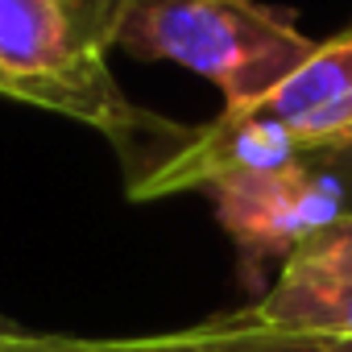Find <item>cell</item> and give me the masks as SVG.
<instances>
[{
  "label": "cell",
  "instance_id": "6da1fadb",
  "mask_svg": "<svg viewBox=\"0 0 352 352\" xmlns=\"http://www.w3.org/2000/svg\"><path fill=\"white\" fill-rule=\"evenodd\" d=\"M129 0H0V71L30 83L38 108L83 120L124 157L133 187L191 129L133 104L108 71Z\"/></svg>",
  "mask_w": 352,
  "mask_h": 352
},
{
  "label": "cell",
  "instance_id": "7c38bea8",
  "mask_svg": "<svg viewBox=\"0 0 352 352\" xmlns=\"http://www.w3.org/2000/svg\"><path fill=\"white\" fill-rule=\"evenodd\" d=\"M0 352H5V348H0Z\"/></svg>",
  "mask_w": 352,
  "mask_h": 352
},
{
  "label": "cell",
  "instance_id": "3957f363",
  "mask_svg": "<svg viewBox=\"0 0 352 352\" xmlns=\"http://www.w3.org/2000/svg\"><path fill=\"white\" fill-rule=\"evenodd\" d=\"M208 195L216 204V220L228 232L241 261V278L249 286L261 282L270 261H286L319 228L348 216L336 174L311 157L282 170L232 174V179L212 183Z\"/></svg>",
  "mask_w": 352,
  "mask_h": 352
},
{
  "label": "cell",
  "instance_id": "52a82bcc",
  "mask_svg": "<svg viewBox=\"0 0 352 352\" xmlns=\"http://www.w3.org/2000/svg\"><path fill=\"white\" fill-rule=\"evenodd\" d=\"M249 319L278 331H315V336H352V286L282 278L241 307Z\"/></svg>",
  "mask_w": 352,
  "mask_h": 352
},
{
  "label": "cell",
  "instance_id": "8992f818",
  "mask_svg": "<svg viewBox=\"0 0 352 352\" xmlns=\"http://www.w3.org/2000/svg\"><path fill=\"white\" fill-rule=\"evenodd\" d=\"M241 112L282 124L307 145V153L319 145L352 141V25L319 42L286 83Z\"/></svg>",
  "mask_w": 352,
  "mask_h": 352
},
{
  "label": "cell",
  "instance_id": "5b68a950",
  "mask_svg": "<svg viewBox=\"0 0 352 352\" xmlns=\"http://www.w3.org/2000/svg\"><path fill=\"white\" fill-rule=\"evenodd\" d=\"M5 352H352V336L278 331L245 311L208 315L191 327L145 331V336H50L17 331L0 336Z\"/></svg>",
  "mask_w": 352,
  "mask_h": 352
},
{
  "label": "cell",
  "instance_id": "277c9868",
  "mask_svg": "<svg viewBox=\"0 0 352 352\" xmlns=\"http://www.w3.org/2000/svg\"><path fill=\"white\" fill-rule=\"evenodd\" d=\"M307 157V145L274 120H261L241 108H224L212 124H199L183 145L166 153L149 174L129 187V199H166L183 191H208L232 174L282 170Z\"/></svg>",
  "mask_w": 352,
  "mask_h": 352
},
{
  "label": "cell",
  "instance_id": "8fae6325",
  "mask_svg": "<svg viewBox=\"0 0 352 352\" xmlns=\"http://www.w3.org/2000/svg\"><path fill=\"white\" fill-rule=\"evenodd\" d=\"M17 331H25L17 319H9V315H0V336H17Z\"/></svg>",
  "mask_w": 352,
  "mask_h": 352
},
{
  "label": "cell",
  "instance_id": "ba28073f",
  "mask_svg": "<svg viewBox=\"0 0 352 352\" xmlns=\"http://www.w3.org/2000/svg\"><path fill=\"white\" fill-rule=\"evenodd\" d=\"M282 278H307V282H336L352 286V212L336 224L319 228L311 241H302L286 261Z\"/></svg>",
  "mask_w": 352,
  "mask_h": 352
},
{
  "label": "cell",
  "instance_id": "7a4b0ae2",
  "mask_svg": "<svg viewBox=\"0 0 352 352\" xmlns=\"http://www.w3.org/2000/svg\"><path fill=\"white\" fill-rule=\"evenodd\" d=\"M315 46L290 13L257 0H129L116 25V50L204 75L224 91V108L265 100Z\"/></svg>",
  "mask_w": 352,
  "mask_h": 352
},
{
  "label": "cell",
  "instance_id": "9c48e42d",
  "mask_svg": "<svg viewBox=\"0 0 352 352\" xmlns=\"http://www.w3.org/2000/svg\"><path fill=\"white\" fill-rule=\"evenodd\" d=\"M307 157L336 174V183H340V191H344V204H348V212H352V141L319 145V149H311Z\"/></svg>",
  "mask_w": 352,
  "mask_h": 352
},
{
  "label": "cell",
  "instance_id": "30bf717a",
  "mask_svg": "<svg viewBox=\"0 0 352 352\" xmlns=\"http://www.w3.org/2000/svg\"><path fill=\"white\" fill-rule=\"evenodd\" d=\"M0 96H5V100H21V104H34V108H38V91H34L30 83L13 79L9 71H0Z\"/></svg>",
  "mask_w": 352,
  "mask_h": 352
}]
</instances>
